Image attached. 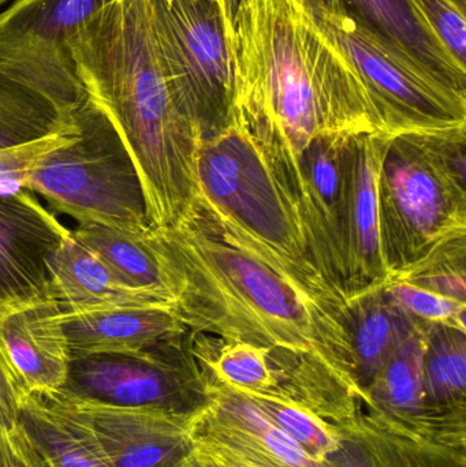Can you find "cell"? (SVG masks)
<instances>
[{"label": "cell", "instance_id": "17", "mask_svg": "<svg viewBox=\"0 0 466 467\" xmlns=\"http://www.w3.org/2000/svg\"><path fill=\"white\" fill-rule=\"evenodd\" d=\"M334 2L391 54L443 87L466 96V70L457 65L430 29L412 0H316Z\"/></svg>", "mask_w": 466, "mask_h": 467}, {"label": "cell", "instance_id": "20", "mask_svg": "<svg viewBox=\"0 0 466 467\" xmlns=\"http://www.w3.org/2000/svg\"><path fill=\"white\" fill-rule=\"evenodd\" d=\"M78 107L0 66V150L76 133Z\"/></svg>", "mask_w": 466, "mask_h": 467}, {"label": "cell", "instance_id": "6", "mask_svg": "<svg viewBox=\"0 0 466 467\" xmlns=\"http://www.w3.org/2000/svg\"><path fill=\"white\" fill-rule=\"evenodd\" d=\"M466 130L391 137L380 167L383 249L390 277L466 236Z\"/></svg>", "mask_w": 466, "mask_h": 467}, {"label": "cell", "instance_id": "31", "mask_svg": "<svg viewBox=\"0 0 466 467\" xmlns=\"http://www.w3.org/2000/svg\"><path fill=\"white\" fill-rule=\"evenodd\" d=\"M453 2H456L457 5H460V7L464 8V10H466V0H453Z\"/></svg>", "mask_w": 466, "mask_h": 467}, {"label": "cell", "instance_id": "12", "mask_svg": "<svg viewBox=\"0 0 466 467\" xmlns=\"http://www.w3.org/2000/svg\"><path fill=\"white\" fill-rule=\"evenodd\" d=\"M30 394L67 419L111 467H185L194 411L118 408L59 391Z\"/></svg>", "mask_w": 466, "mask_h": 467}, {"label": "cell", "instance_id": "11", "mask_svg": "<svg viewBox=\"0 0 466 467\" xmlns=\"http://www.w3.org/2000/svg\"><path fill=\"white\" fill-rule=\"evenodd\" d=\"M112 0H14L0 11V66L79 106L84 89L76 74L68 38Z\"/></svg>", "mask_w": 466, "mask_h": 467}, {"label": "cell", "instance_id": "8", "mask_svg": "<svg viewBox=\"0 0 466 467\" xmlns=\"http://www.w3.org/2000/svg\"><path fill=\"white\" fill-rule=\"evenodd\" d=\"M298 2L360 79L388 136L466 130V96L391 54L337 3Z\"/></svg>", "mask_w": 466, "mask_h": 467}, {"label": "cell", "instance_id": "21", "mask_svg": "<svg viewBox=\"0 0 466 467\" xmlns=\"http://www.w3.org/2000/svg\"><path fill=\"white\" fill-rule=\"evenodd\" d=\"M74 238L92 249L120 280L134 290L174 306L161 260L145 235H133L96 223H79Z\"/></svg>", "mask_w": 466, "mask_h": 467}, {"label": "cell", "instance_id": "3", "mask_svg": "<svg viewBox=\"0 0 466 467\" xmlns=\"http://www.w3.org/2000/svg\"><path fill=\"white\" fill-rule=\"evenodd\" d=\"M147 238L189 331L315 362L347 383L361 384L347 316L196 207L177 226L150 227Z\"/></svg>", "mask_w": 466, "mask_h": 467}, {"label": "cell", "instance_id": "30", "mask_svg": "<svg viewBox=\"0 0 466 467\" xmlns=\"http://www.w3.org/2000/svg\"><path fill=\"white\" fill-rule=\"evenodd\" d=\"M0 467H18L13 444H11L10 433L0 430Z\"/></svg>", "mask_w": 466, "mask_h": 467}, {"label": "cell", "instance_id": "23", "mask_svg": "<svg viewBox=\"0 0 466 467\" xmlns=\"http://www.w3.org/2000/svg\"><path fill=\"white\" fill-rule=\"evenodd\" d=\"M424 387L435 408L466 411V332L430 326Z\"/></svg>", "mask_w": 466, "mask_h": 467}, {"label": "cell", "instance_id": "16", "mask_svg": "<svg viewBox=\"0 0 466 467\" xmlns=\"http://www.w3.org/2000/svg\"><path fill=\"white\" fill-rule=\"evenodd\" d=\"M60 306V305H59ZM70 359L95 354L139 353L189 331L174 306H60Z\"/></svg>", "mask_w": 466, "mask_h": 467}, {"label": "cell", "instance_id": "28", "mask_svg": "<svg viewBox=\"0 0 466 467\" xmlns=\"http://www.w3.org/2000/svg\"><path fill=\"white\" fill-rule=\"evenodd\" d=\"M26 389L14 372L0 346V430L10 432L16 427Z\"/></svg>", "mask_w": 466, "mask_h": 467}, {"label": "cell", "instance_id": "1", "mask_svg": "<svg viewBox=\"0 0 466 467\" xmlns=\"http://www.w3.org/2000/svg\"><path fill=\"white\" fill-rule=\"evenodd\" d=\"M185 467H466V430L405 419L366 389H309L264 410L202 375Z\"/></svg>", "mask_w": 466, "mask_h": 467}, {"label": "cell", "instance_id": "29", "mask_svg": "<svg viewBox=\"0 0 466 467\" xmlns=\"http://www.w3.org/2000/svg\"><path fill=\"white\" fill-rule=\"evenodd\" d=\"M8 433H10L11 444H13L18 467H49L33 449L32 444L29 443L24 432L19 430L18 425Z\"/></svg>", "mask_w": 466, "mask_h": 467}, {"label": "cell", "instance_id": "9", "mask_svg": "<svg viewBox=\"0 0 466 467\" xmlns=\"http://www.w3.org/2000/svg\"><path fill=\"white\" fill-rule=\"evenodd\" d=\"M153 41L178 106L202 139L233 117L234 73L224 0H147Z\"/></svg>", "mask_w": 466, "mask_h": 467}, {"label": "cell", "instance_id": "18", "mask_svg": "<svg viewBox=\"0 0 466 467\" xmlns=\"http://www.w3.org/2000/svg\"><path fill=\"white\" fill-rule=\"evenodd\" d=\"M48 271L47 296L62 307L172 306L126 285L92 249L74 238L73 234L49 258Z\"/></svg>", "mask_w": 466, "mask_h": 467}, {"label": "cell", "instance_id": "25", "mask_svg": "<svg viewBox=\"0 0 466 467\" xmlns=\"http://www.w3.org/2000/svg\"><path fill=\"white\" fill-rule=\"evenodd\" d=\"M383 288L415 320L427 326L449 327L466 332V302L432 293L402 280H390Z\"/></svg>", "mask_w": 466, "mask_h": 467}, {"label": "cell", "instance_id": "22", "mask_svg": "<svg viewBox=\"0 0 466 467\" xmlns=\"http://www.w3.org/2000/svg\"><path fill=\"white\" fill-rule=\"evenodd\" d=\"M16 425L49 467H111L67 419L33 394L25 398Z\"/></svg>", "mask_w": 466, "mask_h": 467}, {"label": "cell", "instance_id": "2", "mask_svg": "<svg viewBox=\"0 0 466 467\" xmlns=\"http://www.w3.org/2000/svg\"><path fill=\"white\" fill-rule=\"evenodd\" d=\"M224 5L234 73L232 119L254 140L303 219L301 156L309 145L388 134L360 79L298 0Z\"/></svg>", "mask_w": 466, "mask_h": 467}, {"label": "cell", "instance_id": "7", "mask_svg": "<svg viewBox=\"0 0 466 467\" xmlns=\"http://www.w3.org/2000/svg\"><path fill=\"white\" fill-rule=\"evenodd\" d=\"M74 115L73 139L38 159L25 172L21 189L43 197L52 210L78 223L145 235L150 229L147 202L128 147L89 99Z\"/></svg>", "mask_w": 466, "mask_h": 467}, {"label": "cell", "instance_id": "10", "mask_svg": "<svg viewBox=\"0 0 466 467\" xmlns=\"http://www.w3.org/2000/svg\"><path fill=\"white\" fill-rule=\"evenodd\" d=\"M189 337L191 331L139 353L70 359L67 379L59 392L118 408L192 414L205 397Z\"/></svg>", "mask_w": 466, "mask_h": 467}, {"label": "cell", "instance_id": "26", "mask_svg": "<svg viewBox=\"0 0 466 467\" xmlns=\"http://www.w3.org/2000/svg\"><path fill=\"white\" fill-rule=\"evenodd\" d=\"M446 51L466 70V10L453 0H412Z\"/></svg>", "mask_w": 466, "mask_h": 467}, {"label": "cell", "instance_id": "24", "mask_svg": "<svg viewBox=\"0 0 466 467\" xmlns=\"http://www.w3.org/2000/svg\"><path fill=\"white\" fill-rule=\"evenodd\" d=\"M390 280H402L466 302V236L440 244L409 268L391 276L388 282Z\"/></svg>", "mask_w": 466, "mask_h": 467}, {"label": "cell", "instance_id": "5", "mask_svg": "<svg viewBox=\"0 0 466 467\" xmlns=\"http://www.w3.org/2000/svg\"><path fill=\"white\" fill-rule=\"evenodd\" d=\"M197 182L194 207L208 221L254 247L347 318V301L317 266L297 208L254 140L234 120L202 139Z\"/></svg>", "mask_w": 466, "mask_h": 467}, {"label": "cell", "instance_id": "14", "mask_svg": "<svg viewBox=\"0 0 466 467\" xmlns=\"http://www.w3.org/2000/svg\"><path fill=\"white\" fill-rule=\"evenodd\" d=\"M70 235L29 192H0V304L48 296L49 258Z\"/></svg>", "mask_w": 466, "mask_h": 467}, {"label": "cell", "instance_id": "27", "mask_svg": "<svg viewBox=\"0 0 466 467\" xmlns=\"http://www.w3.org/2000/svg\"><path fill=\"white\" fill-rule=\"evenodd\" d=\"M74 134L47 137L29 144L0 150V189L14 191L21 188L25 172L29 171L38 159L70 141Z\"/></svg>", "mask_w": 466, "mask_h": 467}, {"label": "cell", "instance_id": "32", "mask_svg": "<svg viewBox=\"0 0 466 467\" xmlns=\"http://www.w3.org/2000/svg\"><path fill=\"white\" fill-rule=\"evenodd\" d=\"M14 0H0V8L5 7V5H10Z\"/></svg>", "mask_w": 466, "mask_h": 467}, {"label": "cell", "instance_id": "4", "mask_svg": "<svg viewBox=\"0 0 466 467\" xmlns=\"http://www.w3.org/2000/svg\"><path fill=\"white\" fill-rule=\"evenodd\" d=\"M87 98L136 163L150 227L169 229L199 200V126L178 106L153 41L147 0H112L68 38Z\"/></svg>", "mask_w": 466, "mask_h": 467}, {"label": "cell", "instance_id": "13", "mask_svg": "<svg viewBox=\"0 0 466 467\" xmlns=\"http://www.w3.org/2000/svg\"><path fill=\"white\" fill-rule=\"evenodd\" d=\"M390 139L385 134H363L347 140L344 148L338 238L347 302L385 287L390 279L379 207L380 167Z\"/></svg>", "mask_w": 466, "mask_h": 467}, {"label": "cell", "instance_id": "19", "mask_svg": "<svg viewBox=\"0 0 466 467\" xmlns=\"http://www.w3.org/2000/svg\"><path fill=\"white\" fill-rule=\"evenodd\" d=\"M420 324L424 323L408 315L383 287L347 302V329L356 369L366 389L388 357Z\"/></svg>", "mask_w": 466, "mask_h": 467}, {"label": "cell", "instance_id": "15", "mask_svg": "<svg viewBox=\"0 0 466 467\" xmlns=\"http://www.w3.org/2000/svg\"><path fill=\"white\" fill-rule=\"evenodd\" d=\"M0 346L27 394L59 391L66 383L70 351L55 299L0 304Z\"/></svg>", "mask_w": 466, "mask_h": 467}]
</instances>
